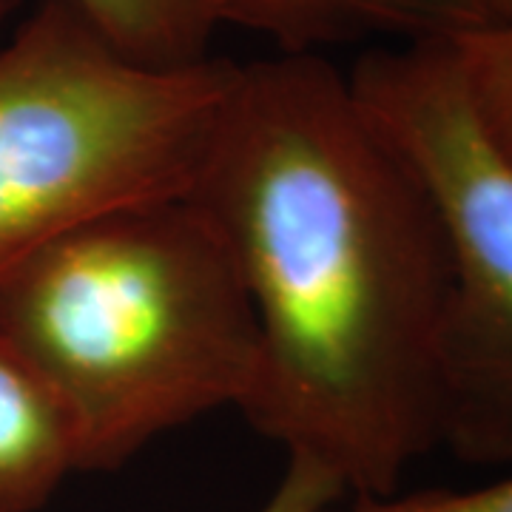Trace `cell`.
<instances>
[{"label": "cell", "mask_w": 512, "mask_h": 512, "mask_svg": "<svg viewBox=\"0 0 512 512\" xmlns=\"http://www.w3.org/2000/svg\"><path fill=\"white\" fill-rule=\"evenodd\" d=\"M259 325L245 419L345 493L393 495L441 444L450 293L433 205L322 55L239 66L188 188Z\"/></svg>", "instance_id": "obj_1"}, {"label": "cell", "mask_w": 512, "mask_h": 512, "mask_svg": "<svg viewBox=\"0 0 512 512\" xmlns=\"http://www.w3.org/2000/svg\"><path fill=\"white\" fill-rule=\"evenodd\" d=\"M453 52L484 126L512 160V20L458 37Z\"/></svg>", "instance_id": "obj_8"}, {"label": "cell", "mask_w": 512, "mask_h": 512, "mask_svg": "<svg viewBox=\"0 0 512 512\" xmlns=\"http://www.w3.org/2000/svg\"><path fill=\"white\" fill-rule=\"evenodd\" d=\"M15 6H18V0H0V26H3V20L15 12Z\"/></svg>", "instance_id": "obj_12"}, {"label": "cell", "mask_w": 512, "mask_h": 512, "mask_svg": "<svg viewBox=\"0 0 512 512\" xmlns=\"http://www.w3.org/2000/svg\"><path fill=\"white\" fill-rule=\"evenodd\" d=\"M370 126L439 220L450 293L441 444L512 464V160L487 131L453 43H382L348 72Z\"/></svg>", "instance_id": "obj_4"}, {"label": "cell", "mask_w": 512, "mask_h": 512, "mask_svg": "<svg viewBox=\"0 0 512 512\" xmlns=\"http://www.w3.org/2000/svg\"><path fill=\"white\" fill-rule=\"evenodd\" d=\"M239 63L154 69L72 0H43L0 46V276L80 222L188 191Z\"/></svg>", "instance_id": "obj_3"}, {"label": "cell", "mask_w": 512, "mask_h": 512, "mask_svg": "<svg viewBox=\"0 0 512 512\" xmlns=\"http://www.w3.org/2000/svg\"><path fill=\"white\" fill-rule=\"evenodd\" d=\"M0 339L63 404L80 473L242 410L262 356L234 251L191 191L111 208L23 256L0 276Z\"/></svg>", "instance_id": "obj_2"}, {"label": "cell", "mask_w": 512, "mask_h": 512, "mask_svg": "<svg viewBox=\"0 0 512 512\" xmlns=\"http://www.w3.org/2000/svg\"><path fill=\"white\" fill-rule=\"evenodd\" d=\"M72 473L77 441L63 404L0 339V512H37Z\"/></svg>", "instance_id": "obj_6"}, {"label": "cell", "mask_w": 512, "mask_h": 512, "mask_svg": "<svg viewBox=\"0 0 512 512\" xmlns=\"http://www.w3.org/2000/svg\"><path fill=\"white\" fill-rule=\"evenodd\" d=\"M498 20H512V0H487Z\"/></svg>", "instance_id": "obj_11"}, {"label": "cell", "mask_w": 512, "mask_h": 512, "mask_svg": "<svg viewBox=\"0 0 512 512\" xmlns=\"http://www.w3.org/2000/svg\"><path fill=\"white\" fill-rule=\"evenodd\" d=\"M237 26L279 43L282 55L359 40L453 43L495 23L487 0H234Z\"/></svg>", "instance_id": "obj_5"}, {"label": "cell", "mask_w": 512, "mask_h": 512, "mask_svg": "<svg viewBox=\"0 0 512 512\" xmlns=\"http://www.w3.org/2000/svg\"><path fill=\"white\" fill-rule=\"evenodd\" d=\"M353 512H512V476L476 490H424L359 498Z\"/></svg>", "instance_id": "obj_9"}, {"label": "cell", "mask_w": 512, "mask_h": 512, "mask_svg": "<svg viewBox=\"0 0 512 512\" xmlns=\"http://www.w3.org/2000/svg\"><path fill=\"white\" fill-rule=\"evenodd\" d=\"M120 55L154 69L211 57L220 29L237 26L234 0H72Z\"/></svg>", "instance_id": "obj_7"}, {"label": "cell", "mask_w": 512, "mask_h": 512, "mask_svg": "<svg viewBox=\"0 0 512 512\" xmlns=\"http://www.w3.org/2000/svg\"><path fill=\"white\" fill-rule=\"evenodd\" d=\"M345 490L339 481L302 458H288V470L279 478L271 498L259 512H325Z\"/></svg>", "instance_id": "obj_10"}]
</instances>
